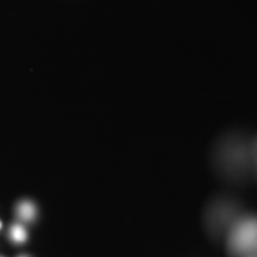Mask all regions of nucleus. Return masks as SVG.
<instances>
[{
	"instance_id": "39448f33",
	"label": "nucleus",
	"mask_w": 257,
	"mask_h": 257,
	"mask_svg": "<svg viewBox=\"0 0 257 257\" xmlns=\"http://www.w3.org/2000/svg\"><path fill=\"white\" fill-rule=\"evenodd\" d=\"M246 257H257V255H250V256H246Z\"/></svg>"
},
{
	"instance_id": "f03ea898",
	"label": "nucleus",
	"mask_w": 257,
	"mask_h": 257,
	"mask_svg": "<svg viewBox=\"0 0 257 257\" xmlns=\"http://www.w3.org/2000/svg\"><path fill=\"white\" fill-rule=\"evenodd\" d=\"M214 212H217V216L216 217H211V225L214 227V229H217V227H223L225 224L229 221L227 218H230V216L232 217L233 214V208L232 206H225V205H219V206L214 207L213 208Z\"/></svg>"
},
{
	"instance_id": "f257e3e1",
	"label": "nucleus",
	"mask_w": 257,
	"mask_h": 257,
	"mask_svg": "<svg viewBox=\"0 0 257 257\" xmlns=\"http://www.w3.org/2000/svg\"><path fill=\"white\" fill-rule=\"evenodd\" d=\"M227 245L234 256L256 255L257 217H243L237 220L230 230Z\"/></svg>"
},
{
	"instance_id": "6e6552de",
	"label": "nucleus",
	"mask_w": 257,
	"mask_h": 257,
	"mask_svg": "<svg viewBox=\"0 0 257 257\" xmlns=\"http://www.w3.org/2000/svg\"><path fill=\"white\" fill-rule=\"evenodd\" d=\"M22 257H25V256H22Z\"/></svg>"
},
{
	"instance_id": "423d86ee",
	"label": "nucleus",
	"mask_w": 257,
	"mask_h": 257,
	"mask_svg": "<svg viewBox=\"0 0 257 257\" xmlns=\"http://www.w3.org/2000/svg\"><path fill=\"white\" fill-rule=\"evenodd\" d=\"M0 229H2V221H0Z\"/></svg>"
},
{
	"instance_id": "7ed1b4c3",
	"label": "nucleus",
	"mask_w": 257,
	"mask_h": 257,
	"mask_svg": "<svg viewBox=\"0 0 257 257\" xmlns=\"http://www.w3.org/2000/svg\"><path fill=\"white\" fill-rule=\"evenodd\" d=\"M17 214L23 221H32L35 218H36V214H37L36 206H35V204L32 201H29V200L22 201L21 204L18 205Z\"/></svg>"
},
{
	"instance_id": "0eeeda50",
	"label": "nucleus",
	"mask_w": 257,
	"mask_h": 257,
	"mask_svg": "<svg viewBox=\"0 0 257 257\" xmlns=\"http://www.w3.org/2000/svg\"><path fill=\"white\" fill-rule=\"evenodd\" d=\"M256 156H257V148H256Z\"/></svg>"
},
{
	"instance_id": "20e7f679",
	"label": "nucleus",
	"mask_w": 257,
	"mask_h": 257,
	"mask_svg": "<svg viewBox=\"0 0 257 257\" xmlns=\"http://www.w3.org/2000/svg\"><path fill=\"white\" fill-rule=\"evenodd\" d=\"M10 238H11L12 242L21 244L24 243L25 240L28 239V232L25 230V227L21 224H15L12 225L11 229H10Z\"/></svg>"
},
{
	"instance_id": "1a4fd4ad",
	"label": "nucleus",
	"mask_w": 257,
	"mask_h": 257,
	"mask_svg": "<svg viewBox=\"0 0 257 257\" xmlns=\"http://www.w3.org/2000/svg\"><path fill=\"white\" fill-rule=\"evenodd\" d=\"M256 255H257V252H256Z\"/></svg>"
}]
</instances>
